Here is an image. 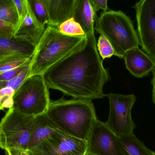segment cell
<instances>
[{"mask_svg":"<svg viewBox=\"0 0 155 155\" xmlns=\"http://www.w3.org/2000/svg\"><path fill=\"white\" fill-rule=\"evenodd\" d=\"M86 36L80 47L42 74L49 89L75 99L92 101L105 97L103 87L109 80V72L103 66L94 33Z\"/></svg>","mask_w":155,"mask_h":155,"instance_id":"cell-1","label":"cell"},{"mask_svg":"<svg viewBox=\"0 0 155 155\" xmlns=\"http://www.w3.org/2000/svg\"><path fill=\"white\" fill-rule=\"evenodd\" d=\"M46 114L59 130L86 141L97 119L92 101L83 99L51 101Z\"/></svg>","mask_w":155,"mask_h":155,"instance_id":"cell-2","label":"cell"},{"mask_svg":"<svg viewBox=\"0 0 155 155\" xmlns=\"http://www.w3.org/2000/svg\"><path fill=\"white\" fill-rule=\"evenodd\" d=\"M85 36L66 35L57 28L47 26L37 46L29 76L42 74L47 69L80 47Z\"/></svg>","mask_w":155,"mask_h":155,"instance_id":"cell-3","label":"cell"},{"mask_svg":"<svg viewBox=\"0 0 155 155\" xmlns=\"http://www.w3.org/2000/svg\"><path fill=\"white\" fill-rule=\"evenodd\" d=\"M95 29L111 44L114 55L124 58L130 49L138 47L140 42L131 19L121 11L109 10L95 17Z\"/></svg>","mask_w":155,"mask_h":155,"instance_id":"cell-4","label":"cell"},{"mask_svg":"<svg viewBox=\"0 0 155 155\" xmlns=\"http://www.w3.org/2000/svg\"><path fill=\"white\" fill-rule=\"evenodd\" d=\"M51 100L49 89L42 74L27 77L13 96L14 109L27 115L47 112Z\"/></svg>","mask_w":155,"mask_h":155,"instance_id":"cell-5","label":"cell"},{"mask_svg":"<svg viewBox=\"0 0 155 155\" xmlns=\"http://www.w3.org/2000/svg\"><path fill=\"white\" fill-rule=\"evenodd\" d=\"M34 117L12 107L8 109L0 122V148L5 151L16 149L26 152Z\"/></svg>","mask_w":155,"mask_h":155,"instance_id":"cell-6","label":"cell"},{"mask_svg":"<svg viewBox=\"0 0 155 155\" xmlns=\"http://www.w3.org/2000/svg\"><path fill=\"white\" fill-rule=\"evenodd\" d=\"M109 100L110 110L108 119L105 123L107 127L120 138L131 136L136 125L131 116L133 106L137 100L134 94L109 93L105 94Z\"/></svg>","mask_w":155,"mask_h":155,"instance_id":"cell-7","label":"cell"},{"mask_svg":"<svg viewBox=\"0 0 155 155\" xmlns=\"http://www.w3.org/2000/svg\"><path fill=\"white\" fill-rule=\"evenodd\" d=\"M86 141L57 130L47 140L26 151L28 155H84L87 153Z\"/></svg>","mask_w":155,"mask_h":155,"instance_id":"cell-8","label":"cell"},{"mask_svg":"<svg viewBox=\"0 0 155 155\" xmlns=\"http://www.w3.org/2000/svg\"><path fill=\"white\" fill-rule=\"evenodd\" d=\"M133 7L136 14L140 45L155 62V0H141Z\"/></svg>","mask_w":155,"mask_h":155,"instance_id":"cell-9","label":"cell"},{"mask_svg":"<svg viewBox=\"0 0 155 155\" xmlns=\"http://www.w3.org/2000/svg\"><path fill=\"white\" fill-rule=\"evenodd\" d=\"M87 143V155H125L120 137L98 119L92 126Z\"/></svg>","mask_w":155,"mask_h":155,"instance_id":"cell-10","label":"cell"},{"mask_svg":"<svg viewBox=\"0 0 155 155\" xmlns=\"http://www.w3.org/2000/svg\"><path fill=\"white\" fill-rule=\"evenodd\" d=\"M124 59L127 69L137 78L148 75L155 68L154 61L139 47L127 52Z\"/></svg>","mask_w":155,"mask_h":155,"instance_id":"cell-11","label":"cell"},{"mask_svg":"<svg viewBox=\"0 0 155 155\" xmlns=\"http://www.w3.org/2000/svg\"><path fill=\"white\" fill-rule=\"evenodd\" d=\"M49 17L48 26L59 29V26L73 18L77 0H42Z\"/></svg>","mask_w":155,"mask_h":155,"instance_id":"cell-12","label":"cell"},{"mask_svg":"<svg viewBox=\"0 0 155 155\" xmlns=\"http://www.w3.org/2000/svg\"><path fill=\"white\" fill-rule=\"evenodd\" d=\"M58 129L57 126L48 117L46 113L34 116L27 151L47 140Z\"/></svg>","mask_w":155,"mask_h":155,"instance_id":"cell-13","label":"cell"},{"mask_svg":"<svg viewBox=\"0 0 155 155\" xmlns=\"http://www.w3.org/2000/svg\"><path fill=\"white\" fill-rule=\"evenodd\" d=\"M36 48L34 44L22 36H0V59L15 54L32 56Z\"/></svg>","mask_w":155,"mask_h":155,"instance_id":"cell-14","label":"cell"},{"mask_svg":"<svg viewBox=\"0 0 155 155\" xmlns=\"http://www.w3.org/2000/svg\"><path fill=\"white\" fill-rule=\"evenodd\" d=\"M97 16L89 0H77L73 18L80 25L86 35L94 32V18Z\"/></svg>","mask_w":155,"mask_h":155,"instance_id":"cell-15","label":"cell"},{"mask_svg":"<svg viewBox=\"0 0 155 155\" xmlns=\"http://www.w3.org/2000/svg\"><path fill=\"white\" fill-rule=\"evenodd\" d=\"M45 30V28L41 27L35 19L28 5V14L15 29L14 35L25 37L37 46Z\"/></svg>","mask_w":155,"mask_h":155,"instance_id":"cell-16","label":"cell"},{"mask_svg":"<svg viewBox=\"0 0 155 155\" xmlns=\"http://www.w3.org/2000/svg\"><path fill=\"white\" fill-rule=\"evenodd\" d=\"M125 155H155V153L146 147L135 135L120 138Z\"/></svg>","mask_w":155,"mask_h":155,"instance_id":"cell-17","label":"cell"},{"mask_svg":"<svg viewBox=\"0 0 155 155\" xmlns=\"http://www.w3.org/2000/svg\"><path fill=\"white\" fill-rule=\"evenodd\" d=\"M34 54L31 56L15 54L1 58L0 74L30 63L32 62Z\"/></svg>","mask_w":155,"mask_h":155,"instance_id":"cell-18","label":"cell"},{"mask_svg":"<svg viewBox=\"0 0 155 155\" xmlns=\"http://www.w3.org/2000/svg\"><path fill=\"white\" fill-rule=\"evenodd\" d=\"M0 21L11 24L16 28L19 18L13 0H0Z\"/></svg>","mask_w":155,"mask_h":155,"instance_id":"cell-19","label":"cell"},{"mask_svg":"<svg viewBox=\"0 0 155 155\" xmlns=\"http://www.w3.org/2000/svg\"><path fill=\"white\" fill-rule=\"evenodd\" d=\"M29 8L39 25L45 28L49 23V17L42 0H28Z\"/></svg>","mask_w":155,"mask_h":155,"instance_id":"cell-20","label":"cell"},{"mask_svg":"<svg viewBox=\"0 0 155 155\" xmlns=\"http://www.w3.org/2000/svg\"><path fill=\"white\" fill-rule=\"evenodd\" d=\"M15 92L7 87V82L0 81V110L9 109L13 106V96Z\"/></svg>","mask_w":155,"mask_h":155,"instance_id":"cell-21","label":"cell"},{"mask_svg":"<svg viewBox=\"0 0 155 155\" xmlns=\"http://www.w3.org/2000/svg\"><path fill=\"white\" fill-rule=\"evenodd\" d=\"M58 30L66 35L80 36L86 35L80 25L76 22L73 18L63 23L59 26Z\"/></svg>","mask_w":155,"mask_h":155,"instance_id":"cell-22","label":"cell"},{"mask_svg":"<svg viewBox=\"0 0 155 155\" xmlns=\"http://www.w3.org/2000/svg\"><path fill=\"white\" fill-rule=\"evenodd\" d=\"M98 52L103 60L109 58L114 55V51L108 40L102 35H100L97 44Z\"/></svg>","mask_w":155,"mask_h":155,"instance_id":"cell-23","label":"cell"},{"mask_svg":"<svg viewBox=\"0 0 155 155\" xmlns=\"http://www.w3.org/2000/svg\"><path fill=\"white\" fill-rule=\"evenodd\" d=\"M31 63L26 66L25 68L17 76H15L13 79L7 82V86L12 88L15 92H16L17 89L22 84L25 79L29 76Z\"/></svg>","mask_w":155,"mask_h":155,"instance_id":"cell-24","label":"cell"},{"mask_svg":"<svg viewBox=\"0 0 155 155\" xmlns=\"http://www.w3.org/2000/svg\"><path fill=\"white\" fill-rule=\"evenodd\" d=\"M19 18L16 28L21 24L28 13V0H13Z\"/></svg>","mask_w":155,"mask_h":155,"instance_id":"cell-25","label":"cell"},{"mask_svg":"<svg viewBox=\"0 0 155 155\" xmlns=\"http://www.w3.org/2000/svg\"><path fill=\"white\" fill-rule=\"evenodd\" d=\"M31 63L22 66L20 67L12 69V70H10L8 72L0 74V81L8 82L12 79H13L23 71L26 66L28 65Z\"/></svg>","mask_w":155,"mask_h":155,"instance_id":"cell-26","label":"cell"},{"mask_svg":"<svg viewBox=\"0 0 155 155\" xmlns=\"http://www.w3.org/2000/svg\"><path fill=\"white\" fill-rule=\"evenodd\" d=\"M15 27L11 24L0 21V36L12 37L13 36Z\"/></svg>","mask_w":155,"mask_h":155,"instance_id":"cell-27","label":"cell"},{"mask_svg":"<svg viewBox=\"0 0 155 155\" xmlns=\"http://www.w3.org/2000/svg\"><path fill=\"white\" fill-rule=\"evenodd\" d=\"M89 1L94 12L95 13L100 9L104 10V12H107L108 9L107 1L106 0H89Z\"/></svg>","mask_w":155,"mask_h":155,"instance_id":"cell-28","label":"cell"},{"mask_svg":"<svg viewBox=\"0 0 155 155\" xmlns=\"http://www.w3.org/2000/svg\"><path fill=\"white\" fill-rule=\"evenodd\" d=\"M153 78L151 80V83L153 86V95H152V100L155 105V68L152 71Z\"/></svg>","mask_w":155,"mask_h":155,"instance_id":"cell-29","label":"cell"},{"mask_svg":"<svg viewBox=\"0 0 155 155\" xmlns=\"http://www.w3.org/2000/svg\"><path fill=\"white\" fill-rule=\"evenodd\" d=\"M5 152H6L7 155H14L10 149H8V150H6Z\"/></svg>","mask_w":155,"mask_h":155,"instance_id":"cell-30","label":"cell"},{"mask_svg":"<svg viewBox=\"0 0 155 155\" xmlns=\"http://www.w3.org/2000/svg\"><path fill=\"white\" fill-rule=\"evenodd\" d=\"M84 155H87L86 154H85Z\"/></svg>","mask_w":155,"mask_h":155,"instance_id":"cell-31","label":"cell"}]
</instances>
